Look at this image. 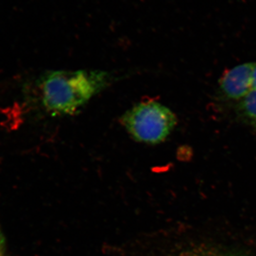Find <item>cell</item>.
Wrapping results in <instances>:
<instances>
[{"mask_svg":"<svg viewBox=\"0 0 256 256\" xmlns=\"http://www.w3.org/2000/svg\"><path fill=\"white\" fill-rule=\"evenodd\" d=\"M108 82V74L102 70H52L42 76L38 87L46 110L65 116L76 114Z\"/></svg>","mask_w":256,"mask_h":256,"instance_id":"6da1fadb","label":"cell"},{"mask_svg":"<svg viewBox=\"0 0 256 256\" xmlns=\"http://www.w3.org/2000/svg\"><path fill=\"white\" fill-rule=\"evenodd\" d=\"M120 120L134 140L151 144L164 142L178 124L174 112L156 101L133 106Z\"/></svg>","mask_w":256,"mask_h":256,"instance_id":"7a4b0ae2","label":"cell"},{"mask_svg":"<svg viewBox=\"0 0 256 256\" xmlns=\"http://www.w3.org/2000/svg\"><path fill=\"white\" fill-rule=\"evenodd\" d=\"M254 64H242L224 74L220 86L226 97L232 100H242L252 92Z\"/></svg>","mask_w":256,"mask_h":256,"instance_id":"3957f363","label":"cell"},{"mask_svg":"<svg viewBox=\"0 0 256 256\" xmlns=\"http://www.w3.org/2000/svg\"><path fill=\"white\" fill-rule=\"evenodd\" d=\"M238 108L240 114L256 124V90H252L240 100Z\"/></svg>","mask_w":256,"mask_h":256,"instance_id":"277c9868","label":"cell"},{"mask_svg":"<svg viewBox=\"0 0 256 256\" xmlns=\"http://www.w3.org/2000/svg\"><path fill=\"white\" fill-rule=\"evenodd\" d=\"M185 256H246L236 252H224L213 249H194Z\"/></svg>","mask_w":256,"mask_h":256,"instance_id":"5b68a950","label":"cell"},{"mask_svg":"<svg viewBox=\"0 0 256 256\" xmlns=\"http://www.w3.org/2000/svg\"><path fill=\"white\" fill-rule=\"evenodd\" d=\"M252 90H256V63L254 64L252 74Z\"/></svg>","mask_w":256,"mask_h":256,"instance_id":"8992f818","label":"cell"},{"mask_svg":"<svg viewBox=\"0 0 256 256\" xmlns=\"http://www.w3.org/2000/svg\"><path fill=\"white\" fill-rule=\"evenodd\" d=\"M0 256H4L3 255V240L1 234H0Z\"/></svg>","mask_w":256,"mask_h":256,"instance_id":"52a82bcc","label":"cell"},{"mask_svg":"<svg viewBox=\"0 0 256 256\" xmlns=\"http://www.w3.org/2000/svg\"></svg>","mask_w":256,"mask_h":256,"instance_id":"ba28073f","label":"cell"}]
</instances>
